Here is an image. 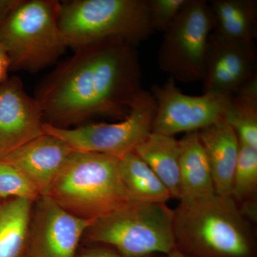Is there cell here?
I'll return each instance as SVG.
<instances>
[{
  "label": "cell",
  "instance_id": "cell-1",
  "mask_svg": "<svg viewBox=\"0 0 257 257\" xmlns=\"http://www.w3.org/2000/svg\"><path fill=\"white\" fill-rule=\"evenodd\" d=\"M135 45L109 39L74 51L35 89L44 121L69 128L96 116L123 119L141 87Z\"/></svg>",
  "mask_w": 257,
  "mask_h": 257
},
{
  "label": "cell",
  "instance_id": "cell-2",
  "mask_svg": "<svg viewBox=\"0 0 257 257\" xmlns=\"http://www.w3.org/2000/svg\"><path fill=\"white\" fill-rule=\"evenodd\" d=\"M176 247L192 257H256L252 224L231 196L214 194L179 202L175 209Z\"/></svg>",
  "mask_w": 257,
  "mask_h": 257
},
{
  "label": "cell",
  "instance_id": "cell-3",
  "mask_svg": "<svg viewBox=\"0 0 257 257\" xmlns=\"http://www.w3.org/2000/svg\"><path fill=\"white\" fill-rule=\"evenodd\" d=\"M118 162V157L106 154L74 150L46 196L73 215L94 220L134 201L120 177Z\"/></svg>",
  "mask_w": 257,
  "mask_h": 257
},
{
  "label": "cell",
  "instance_id": "cell-4",
  "mask_svg": "<svg viewBox=\"0 0 257 257\" xmlns=\"http://www.w3.org/2000/svg\"><path fill=\"white\" fill-rule=\"evenodd\" d=\"M174 219L167 203L134 200L94 219L84 235L124 257L163 256L177 248Z\"/></svg>",
  "mask_w": 257,
  "mask_h": 257
},
{
  "label": "cell",
  "instance_id": "cell-5",
  "mask_svg": "<svg viewBox=\"0 0 257 257\" xmlns=\"http://www.w3.org/2000/svg\"><path fill=\"white\" fill-rule=\"evenodd\" d=\"M59 26L74 52L109 39H121L136 46L154 32L148 0L62 2Z\"/></svg>",
  "mask_w": 257,
  "mask_h": 257
},
{
  "label": "cell",
  "instance_id": "cell-6",
  "mask_svg": "<svg viewBox=\"0 0 257 257\" xmlns=\"http://www.w3.org/2000/svg\"><path fill=\"white\" fill-rule=\"evenodd\" d=\"M60 2L20 0L0 23V42L10 71L37 72L54 64L67 47L60 26Z\"/></svg>",
  "mask_w": 257,
  "mask_h": 257
},
{
  "label": "cell",
  "instance_id": "cell-7",
  "mask_svg": "<svg viewBox=\"0 0 257 257\" xmlns=\"http://www.w3.org/2000/svg\"><path fill=\"white\" fill-rule=\"evenodd\" d=\"M213 30L209 3L188 0L163 32L157 57L161 70L179 82L202 81L208 42Z\"/></svg>",
  "mask_w": 257,
  "mask_h": 257
},
{
  "label": "cell",
  "instance_id": "cell-8",
  "mask_svg": "<svg viewBox=\"0 0 257 257\" xmlns=\"http://www.w3.org/2000/svg\"><path fill=\"white\" fill-rule=\"evenodd\" d=\"M157 104L151 93L142 90L120 122L91 124L74 128L55 127L45 122V133L55 135L75 151L97 152L120 158L135 151L152 133Z\"/></svg>",
  "mask_w": 257,
  "mask_h": 257
},
{
  "label": "cell",
  "instance_id": "cell-9",
  "mask_svg": "<svg viewBox=\"0 0 257 257\" xmlns=\"http://www.w3.org/2000/svg\"><path fill=\"white\" fill-rule=\"evenodd\" d=\"M157 104L152 133L172 136L198 132L224 117L230 96L214 94L190 96L184 94L170 77L163 85L151 88Z\"/></svg>",
  "mask_w": 257,
  "mask_h": 257
},
{
  "label": "cell",
  "instance_id": "cell-10",
  "mask_svg": "<svg viewBox=\"0 0 257 257\" xmlns=\"http://www.w3.org/2000/svg\"><path fill=\"white\" fill-rule=\"evenodd\" d=\"M30 219L28 257H76L79 240L94 220L77 217L48 196H40Z\"/></svg>",
  "mask_w": 257,
  "mask_h": 257
},
{
  "label": "cell",
  "instance_id": "cell-11",
  "mask_svg": "<svg viewBox=\"0 0 257 257\" xmlns=\"http://www.w3.org/2000/svg\"><path fill=\"white\" fill-rule=\"evenodd\" d=\"M255 42L241 43L211 34L208 42L204 94L231 96L257 77Z\"/></svg>",
  "mask_w": 257,
  "mask_h": 257
},
{
  "label": "cell",
  "instance_id": "cell-12",
  "mask_svg": "<svg viewBox=\"0 0 257 257\" xmlns=\"http://www.w3.org/2000/svg\"><path fill=\"white\" fill-rule=\"evenodd\" d=\"M40 103L16 76L0 84V160L45 135Z\"/></svg>",
  "mask_w": 257,
  "mask_h": 257
},
{
  "label": "cell",
  "instance_id": "cell-13",
  "mask_svg": "<svg viewBox=\"0 0 257 257\" xmlns=\"http://www.w3.org/2000/svg\"><path fill=\"white\" fill-rule=\"evenodd\" d=\"M74 150L55 135L45 133L0 160L20 171L40 196L46 195L64 162Z\"/></svg>",
  "mask_w": 257,
  "mask_h": 257
},
{
  "label": "cell",
  "instance_id": "cell-14",
  "mask_svg": "<svg viewBox=\"0 0 257 257\" xmlns=\"http://www.w3.org/2000/svg\"><path fill=\"white\" fill-rule=\"evenodd\" d=\"M210 167L215 192L231 196L239 140L224 117L197 132Z\"/></svg>",
  "mask_w": 257,
  "mask_h": 257
},
{
  "label": "cell",
  "instance_id": "cell-15",
  "mask_svg": "<svg viewBox=\"0 0 257 257\" xmlns=\"http://www.w3.org/2000/svg\"><path fill=\"white\" fill-rule=\"evenodd\" d=\"M179 143V202H192L215 194L210 167L197 132L186 134Z\"/></svg>",
  "mask_w": 257,
  "mask_h": 257
},
{
  "label": "cell",
  "instance_id": "cell-16",
  "mask_svg": "<svg viewBox=\"0 0 257 257\" xmlns=\"http://www.w3.org/2000/svg\"><path fill=\"white\" fill-rule=\"evenodd\" d=\"M213 32L223 38L253 43L256 37V0H212L209 3Z\"/></svg>",
  "mask_w": 257,
  "mask_h": 257
},
{
  "label": "cell",
  "instance_id": "cell-17",
  "mask_svg": "<svg viewBox=\"0 0 257 257\" xmlns=\"http://www.w3.org/2000/svg\"><path fill=\"white\" fill-rule=\"evenodd\" d=\"M135 154L147 164L170 191L173 199L180 195V145L174 137L151 133Z\"/></svg>",
  "mask_w": 257,
  "mask_h": 257
},
{
  "label": "cell",
  "instance_id": "cell-18",
  "mask_svg": "<svg viewBox=\"0 0 257 257\" xmlns=\"http://www.w3.org/2000/svg\"><path fill=\"white\" fill-rule=\"evenodd\" d=\"M118 167L121 180L134 200L167 203L173 199L163 182L135 152L120 157Z\"/></svg>",
  "mask_w": 257,
  "mask_h": 257
},
{
  "label": "cell",
  "instance_id": "cell-19",
  "mask_svg": "<svg viewBox=\"0 0 257 257\" xmlns=\"http://www.w3.org/2000/svg\"><path fill=\"white\" fill-rule=\"evenodd\" d=\"M33 202L13 198L0 205V257H21L28 240Z\"/></svg>",
  "mask_w": 257,
  "mask_h": 257
},
{
  "label": "cell",
  "instance_id": "cell-20",
  "mask_svg": "<svg viewBox=\"0 0 257 257\" xmlns=\"http://www.w3.org/2000/svg\"><path fill=\"white\" fill-rule=\"evenodd\" d=\"M224 118L240 143L257 149V77L230 96Z\"/></svg>",
  "mask_w": 257,
  "mask_h": 257
},
{
  "label": "cell",
  "instance_id": "cell-21",
  "mask_svg": "<svg viewBox=\"0 0 257 257\" xmlns=\"http://www.w3.org/2000/svg\"><path fill=\"white\" fill-rule=\"evenodd\" d=\"M231 197L238 206L257 202V149L239 143Z\"/></svg>",
  "mask_w": 257,
  "mask_h": 257
},
{
  "label": "cell",
  "instance_id": "cell-22",
  "mask_svg": "<svg viewBox=\"0 0 257 257\" xmlns=\"http://www.w3.org/2000/svg\"><path fill=\"white\" fill-rule=\"evenodd\" d=\"M25 198L35 200L40 197L26 177L13 166L0 162V199Z\"/></svg>",
  "mask_w": 257,
  "mask_h": 257
},
{
  "label": "cell",
  "instance_id": "cell-23",
  "mask_svg": "<svg viewBox=\"0 0 257 257\" xmlns=\"http://www.w3.org/2000/svg\"><path fill=\"white\" fill-rule=\"evenodd\" d=\"M187 2L188 0H148L150 23L154 32L165 31Z\"/></svg>",
  "mask_w": 257,
  "mask_h": 257
},
{
  "label": "cell",
  "instance_id": "cell-24",
  "mask_svg": "<svg viewBox=\"0 0 257 257\" xmlns=\"http://www.w3.org/2000/svg\"><path fill=\"white\" fill-rule=\"evenodd\" d=\"M79 257H124L111 248H95L84 251ZM156 257V256H150Z\"/></svg>",
  "mask_w": 257,
  "mask_h": 257
},
{
  "label": "cell",
  "instance_id": "cell-25",
  "mask_svg": "<svg viewBox=\"0 0 257 257\" xmlns=\"http://www.w3.org/2000/svg\"><path fill=\"white\" fill-rule=\"evenodd\" d=\"M10 60L1 42H0V84L8 79Z\"/></svg>",
  "mask_w": 257,
  "mask_h": 257
},
{
  "label": "cell",
  "instance_id": "cell-26",
  "mask_svg": "<svg viewBox=\"0 0 257 257\" xmlns=\"http://www.w3.org/2000/svg\"><path fill=\"white\" fill-rule=\"evenodd\" d=\"M20 0H0V23L15 9Z\"/></svg>",
  "mask_w": 257,
  "mask_h": 257
},
{
  "label": "cell",
  "instance_id": "cell-27",
  "mask_svg": "<svg viewBox=\"0 0 257 257\" xmlns=\"http://www.w3.org/2000/svg\"><path fill=\"white\" fill-rule=\"evenodd\" d=\"M160 257H192L189 256V255L186 254L179 250L176 248V249L172 251V252L168 253L167 255H163V256H160Z\"/></svg>",
  "mask_w": 257,
  "mask_h": 257
},
{
  "label": "cell",
  "instance_id": "cell-28",
  "mask_svg": "<svg viewBox=\"0 0 257 257\" xmlns=\"http://www.w3.org/2000/svg\"><path fill=\"white\" fill-rule=\"evenodd\" d=\"M25 257H28V256H25Z\"/></svg>",
  "mask_w": 257,
  "mask_h": 257
}]
</instances>
